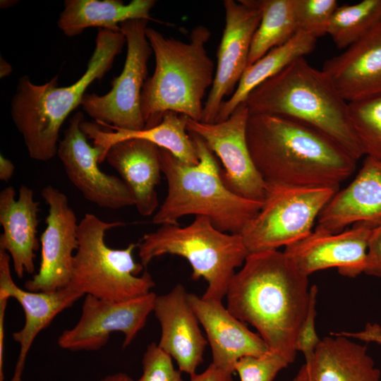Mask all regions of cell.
Wrapping results in <instances>:
<instances>
[{
	"label": "cell",
	"instance_id": "obj_23",
	"mask_svg": "<svg viewBox=\"0 0 381 381\" xmlns=\"http://www.w3.org/2000/svg\"><path fill=\"white\" fill-rule=\"evenodd\" d=\"M380 375L365 345L336 332L320 339L295 377L297 381H380Z\"/></svg>",
	"mask_w": 381,
	"mask_h": 381
},
{
	"label": "cell",
	"instance_id": "obj_41",
	"mask_svg": "<svg viewBox=\"0 0 381 381\" xmlns=\"http://www.w3.org/2000/svg\"><path fill=\"white\" fill-rule=\"evenodd\" d=\"M12 66L2 56L0 58V78H4L8 76L12 72Z\"/></svg>",
	"mask_w": 381,
	"mask_h": 381
},
{
	"label": "cell",
	"instance_id": "obj_40",
	"mask_svg": "<svg viewBox=\"0 0 381 381\" xmlns=\"http://www.w3.org/2000/svg\"><path fill=\"white\" fill-rule=\"evenodd\" d=\"M99 381H134L128 375L125 373L119 372L109 375Z\"/></svg>",
	"mask_w": 381,
	"mask_h": 381
},
{
	"label": "cell",
	"instance_id": "obj_33",
	"mask_svg": "<svg viewBox=\"0 0 381 381\" xmlns=\"http://www.w3.org/2000/svg\"><path fill=\"white\" fill-rule=\"evenodd\" d=\"M142 365V375L135 381H184L181 372L174 368L171 356L155 343L147 346Z\"/></svg>",
	"mask_w": 381,
	"mask_h": 381
},
{
	"label": "cell",
	"instance_id": "obj_32",
	"mask_svg": "<svg viewBox=\"0 0 381 381\" xmlns=\"http://www.w3.org/2000/svg\"><path fill=\"white\" fill-rule=\"evenodd\" d=\"M290 363L280 354L268 350L257 356L241 358L235 364L241 381H272L277 373Z\"/></svg>",
	"mask_w": 381,
	"mask_h": 381
},
{
	"label": "cell",
	"instance_id": "obj_11",
	"mask_svg": "<svg viewBox=\"0 0 381 381\" xmlns=\"http://www.w3.org/2000/svg\"><path fill=\"white\" fill-rule=\"evenodd\" d=\"M156 296L150 291L130 300L111 301L86 295L78 322L59 335L58 345L71 351H97L112 333L121 332L126 348L145 327Z\"/></svg>",
	"mask_w": 381,
	"mask_h": 381
},
{
	"label": "cell",
	"instance_id": "obj_1",
	"mask_svg": "<svg viewBox=\"0 0 381 381\" xmlns=\"http://www.w3.org/2000/svg\"><path fill=\"white\" fill-rule=\"evenodd\" d=\"M310 288L308 277L284 251L250 253L231 280L226 308L254 327L269 350L291 363L308 308Z\"/></svg>",
	"mask_w": 381,
	"mask_h": 381
},
{
	"label": "cell",
	"instance_id": "obj_29",
	"mask_svg": "<svg viewBox=\"0 0 381 381\" xmlns=\"http://www.w3.org/2000/svg\"><path fill=\"white\" fill-rule=\"evenodd\" d=\"M381 21V0H363L336 8L327 35L337 47L346 49Z\"/></svg>",
	"mask_w": 381,
	"mask_h": 381
},
{
	"label": "cell",
	"instance_id": "obj_22",
	"mask_svg": "<svg viewBox=\"0 0 381 381\" xmlns=\"http://www.w3.org/2000/svg\"><path fill=\"white\" fill-rule=\"evenodd\" d=\"M12 186L0 192V224L3 234L0 236V249L7 252L13 262L14 272L22 278L25 273L35 272V251L40 248L37 239L40 202L35 200L34 192L22 185L19 195Z\"/></svg>",
	"mask_w": 381,
	"mask_h": 381
},
{
	"label": "cell",
	"instance_id": "obj_3",
	"mask_svg": "<svg viewBox=\"0 0 381 381\" xmlns=\"http://www.w3.org/2000/svg\"><path fill=\"white\" fill-rule=\"evenodd\" d=\"M126 42L121 31L98 29L85 73L69 86L58 87V76L43 85L33 83L28 75L20 78L11 102V115L32 159L46 162L57 154L64 121L81 104L88 87L111 69Z\"/></svg>",
	"mask_w": 381,
	"mask_h": 381
},
{
	"label": "cell",
	"instance_id": "obj_31",
	"mask_svg": "<svg viewBox=\"0 0 381 381\" xmlns=\"http://www.w3.org/2000/svg\"><path fill=\"white\" fill-rule=\"evenodd\" d=\"M298 31L316 39L327 34L334 12L338 7L335 0H293Z\"/></svg>",
	"mask_w": 381,
	"mask_h": 381
},
{
	"label": "cell",
	"instance_id": "obj_19",
	"mask_svg": "<svg viewBox=\"0 0 381 381\" xmlns=\"http://www.w3.org/2000/svg\"><path fill=\"white\" fill-rule=\"evenodd\" d=\"M188 298L207 334L214 366L233 374L241 358L260 356L269 350L260 336L234 317L221 301L205 299L192 293Z\"/></svg>",
	"mask_w": 381,
	"mask_h": 381
},
{
	"label": "cell",
	"instance_id": "obj_28",
	"mask_svg": "<svg viewBox=\"0 0 381 381\" xmlns=\"http://www.w3.org/2000/svg\"><path fill=\"white\" fill-rule=\"evenodd\" d=\"M261 12L250 49L248 66L289 40L298 31L293 0H250Z\"/></svg>",
	"mask_w": 381,
	"mask_h": 381
},
{
	"label": "cell",
	"instance_id": "obj_21",
	"mask_svg": "<svg viewBox=\"0 0 381 381\" xmlns=\"http://www.w3.org/2000/svg\"><path fill=\"white\" fill-rule=\"evenodd\" d=\"M322 71L347 102L381 94V21Z\"/></svg>",
	"mask_w": 381,
	"mask_h": 381
},
{
	"label": "cell",
	"instance_id": "obj_15",
	"mask_svg": "<svg viewBox=\"0 0 381 381\" xmlns=\"http://www.w3.org/2000/svg\"><path fill=\"white\" fill-rule=\"evenodd\" d=\"M225 26L217 51L212 85L204 103L202 122L215 123L226 97L231 96L248 66L261 12L250 0H224Z\"/></svg>",
	"mask_w": 381,
	"mask_h": 381
},
{
	"label": "cell",
	"instance_id": "obj_42",
	"mask_svg": "<svg viewBox=\"0 0 381 381\" xmlns=\"http://www.w3.org/2000/svg\"><path fill=\"white\" fill-rule=\"evenodd\" d=\"M18 1L15 0H1L0 1V8H7L13 6Z\"/></svg>",
	"mask_w": 381,
	"mask_h": 381
},
{
	"label": "cell",
	"instance_id": "obj_30",
	"mask_svg": "<svg viewBox=\"0 0 381 381\" xmlns=\"http://www.w3.org/2000/svg\"><path fill=\"white\" fill-rule=\"evenodd\" d=\"M349 112L363 155L381 161V94L349 102Z\"/></svg>",
	"mask_w": 381,
	"mask_h": 381
},
{
	"label": "cell",
	"instance_id": "obj_43",
	"mask_svg": "<svg viewBox=\"0 0 381 381\" xmlns=\"http://www.w3.org/2000/svg\"><path fill=\"white\" fill-rule=\"evenodd\" d=\"M292 381H297V380L294 377V379Z\"/></svg>",
	"mask_w": 381,
	"mask_h": 381
},
{
	"label": "cell",
	"instance_id": "obj_37",
	"mask_svg": "<svg viewBox=\"0 0 381 381\" xmlns=\"http://www.w3.org/2000/svg\"><path fill=\"white\" fill-rule=\"evenodd\" d=\"M190 381H233L232 373L223 370L213 364L201 373L190 375Z\"/></svg>",
	"mask_w": 381,
	"mask_h": 381
},
{
	"label": "cell",
	"instance_id": "obj_20",
	"mask_svg": "<svg viewBox=\"0 0 381 381\" xmlns=\"http://www.w3.org/2000/svg\"><path fill=\"white\" fill-rule=\"evenodd\" d=\"M380 219L381 161L365 157L355 178L324 207L315 230L337 234L351 224Z\"/></svg>",
	"mask_w": 381,
	"mask_h": 381
},
{
	"label": "cell",
	"instance_id": "obj_26",
	"mask_svg": "<svg viewBox=\"0 0 381 381\" xmlns=\"http://www.w3.org/2000/svg\"><path fill=\"white\" fill-rule=\"evenodd\" d=\"M80 128L95 145L104 150V159L109 149L115 143L130 139H142L165 149L176 158L188 164L199 162L195 145L186 129V116L174 111H167L160 123L152 128L138 131L109 128L114 131H104L97 123L81 122Z\"/></svg>",
	"mask_w": 381,
	"mask_h": 381
},
{
	"label": "cell",
	"instance_id": "obj_25",
	"mask_svg": "<svg viewBox=\"0 0 381 381\" xmlns=\"http://www.w3.org/2000/svg\"><path fill=\"white\" fill-rule=\"evenodd\" d=\"M155 4V0H132L127 4L120 0H66L57 26L66 36L73 37L89 28L121 31L119 25L128 20L161 23L150 16Z\"/></svg>",
	"mask_w": 381,
	"mask_h": 381
},
{
	"label": "cell",
	"instance_id": "obj_17",
	"mask_svg": "<svg viewBox=\"0 0 381 381\" xmlns=\"http://www.w3.org/2000/svg\"><path fill=\"white\" fill-rule=\"evenodd\" d=\"M188 295L177 284L169 293L156 296L152 312L161 327L158 346L176 361L181 372L191 375L202 363L208 341Z\"/></svg>",
	"mask_w": 381,
	"mask_h": 381
},
{
	"label": "cell",
	"instance_id": "obj_38",
	"mask_svg": "<svg viewBox=\"0 0 381 381\" xmlns=\"http://www.w3.org/2000/svg\"><path fill=\"white\" fill-rule=\"evenodd\" d=\"M10 298L4 294L0 293V381H4V318L8 301Z\"/></svg>",
	"mask_w": 381,
	"mask_h": 381
},
{
	"label": "cell",
	"instance_id": "obj_34",
	"mask_svg": "<svg viewBox=\"0 0 381 381\" xmlns=\"http://www.w3.org/2000/svg\"><path fill=\"white\" fill-rule=\"evenodd\" d=\"M317 295L318 287L313 285L310 288L308 311L300 327L296 342V351H301L303 354L305 361L312 357L321 339L316 333L315 325Z\"/></svg>",
	"mask_w": 381,
	"mask_h": 381
},
{
	"label": "cell",
	"instance_id": "obj_13",
	"mask_svg": "<svg viewBox=\"0 0 381 381\" xmlns=\"http://www.w3.org/2000/svg\"><path fill=\"white\" fill-rule=\"evenodd\" d=\"M84 119L81 111L74 114L59 143L57 155L68 180L87 200L99 207L117 210L134 205L124 181L99 167V163L105 161L104 150L88 143L80 128Z\"/></svg>",
	"mask_w": 381,
	"mask_h": 381
},
{
	"label": "cell",
	"instance_id": "obj_27",
	"mask_svg": "<svg viewBox=\"0 0 381 381\" xmlns=\"http://www.w3.org/2000/svg\"><path fill=\"white\" fill-rule=\"evenodd\" d=\"M316 42V38L297 31L286 43L273 48L254 64L247 66L233 95L222 104L216 122L227 119L259 85L279 73L296 59L310 54L315 48Z\"/></svg>",
	"mask_w": 381,
	"mask_h": 381
},
{
	"label": "cell",
	"instance_id": "obj_36",
	"mask_svg": "<svg viewBox=\"0 0 381 381\" xmlns=\"http://www.w3.org/2000/svg\"><path fill=\"white\" fill-rule=\"evenodd\" d=\"M338 333L351 339L381 344V326L377 323H367L365 328L359 332H341Z\"/></svg>",
	"mask_w": 381,
	"mask_h": 381
},
{
	"label": "cell",
	"instance_id": "obj_2",
	"mask_svg": "<svg viewBox=\"0 0 381 381\" xmlns=\"http://www.w3.org/2000/svg\"><path fill=\"white\" fill-rule=\"evenodd\" d=\"M246 140L266 184L339 190L357 159L321 131L289 118L250 114Z\"/></svg>",
	"mask_w": 381,
	"mask_h": 381
},
{
	"label": "cell",
	"instance_id": "obj_39",
	"mask_svg": "<svg viewBox=\"0 0 381 381\" xmlns=\"http://www.w3.org/2000/svg\"><path fill=\"white\" fill-rule=\"evenodd\" d=\"M15 166L13 163L4 156H0V179L8 181L13 175Z\"/></svg>",
	"mask_w": 381,
	"mask_h": 381
},
{
	"label": "cell",
	"instance_id": "obj_14",
	"mask_svg": "<svg viewBox=\"0 0 381 381\" xmlns=\"http://www.w3.org/2000/svg\"><path fill=\"white\" fill-rule=\"evenodd\" d=\"M48 206L46 227L40 235V267L24 287L33 292H54L68 286L75 252L78 247V223L67 196L48 185L41 190Z\"/></svg>",
	"mask_w": 381,
	"mask_h": 381
},
{
	"label": "cell",
	"instance_id": "obj_4",
	"mask_svg": "<svg viewBox=\"0 0 381 381\" xmlns=\"http://www.w3.org/2000/svg\"><path fill=\"white\" fill-rule=\"evenodd\" d=\"M198 152V164H188L160 148L162 173L167 193L152 217L155 224L179 225L193 214L207 217L217 229L241 234L260 210L262 202L242 198L224 184L214 153L198 135L188 133Z\"/></svg>",
	"mask_w": 381,
	"mask_h": 381
},
{
	"label": "cell",
	"instance_id": "obj_24",
	"mask_svg": "<svg viewBox=\"0 0 381 381\" xmlns=\"http://www.w3.org/2000/svg\"><path fill=\"white\" fill-rule=\"evenodd\" d=\"M105 160L129 188L138 212L145 217L154 214L159 207L160 147L142 139L123 140L109 149Z\"/></svg>",
	"mask_w": 381,
	"mask_h": 381
},
{
	"label": "cell",
	"instance_id": "obj_7",
	"mask_svg": "<svg viewBox=\"0 0 381 381\" xmlns=\"http://www.w3.org/2000/svg\"><path fill=\"white\" fill-rule=\"evenodd\" d=\"M144 267L155 258L175 255L191 265V279L203 278L207 288L202 298L221 301L226 295L235 269L243 265L248 253L241 234L223 232L209 219L197 216L189 225L163 224L145 234L137 243Z\"/></svg>",
	"mask_w": 381,
	"mask_h": 381
},
{
	"label": "cell",
	"instance_id": "obj_18",
	"mask_svg": "<svg viewBox=\"0 0 381 381\" xmlns=\"http://www.w3.org/2000/svg\"><path fill=\"white\" fill-rule=\"evenodd\" d=\"M9 254L0 249V293L15 298L22 306L25 322L13 333L19 345V353L10 381H22L28 353L39 333L47 327L55 317L71 307L83 294L70 286L54 292H33L19 287L12 278Z\"/></svg>",
	"mask_w": 381,
	"mask_h": 381
},
{
	"label": "cell",
	"instance_id": "obj_5",
	"mask_svg": "<svg viewBox=\"0 0 381 381\" xmlns=\"http://www.w3.org/2000/svg\"><path fill=\"white\" fill-rule=\"evenodd\" d=\"M210 35L207 27L199 25L193 28L189 41L185 42L147 28L155 68L141 93L145 128L160 123L167 111L201 121L202 100L214 77V65L205 49Z\"/></svg>",
	"mask_w": 381,
	"mask_h": 381
},
{
	"label": "cell",
	"instance_id": "obj_8",
	"mask_svg": "<svg viewBox=\"0 0 381 381\" xmlns=\"http://www.w3.org/2000/svg\"><path fill=\"white\" fill-rule=\"evenodd\" d=\"M123 225L85 214L78 223V247L68 286L83 295L111 301L130 300L150 292L155 284L147 271L139 276L145 267L134 260L137 244L114 249L106 243V232Z\"/></svg>",
	"mask_w": 381,
	"mask_h": 381
},
{
	"label": "cell",
	"instance_id": "obj_12",
	"mask_svg": "<svg viewBox=\"0 0 381 381\" xmlns=\"http://www.w3.org/2000/svg\"><path fill=\"white\" fill-rule=\"evenodd\" d=\"M250 116L245 103L239 105L224 121L205 123L186 117L188 133L200 137L222 162V179L235 194L250 200L262 202L267 184L258 171L246 140Z\"/></svg>",
	"mask_w": 381,
	"mask_h": 381
},
{
	"label": "cell",
	"instance_id": "obj_9",
	"mask_svg": "<svg viewBox=\"0 0 381 381\" xmlns=\"http://www.w3.org/2000/svg\"><path fill=\"white\" fill-rule=\"evenodd\" d=\"M337 190L267 184L266 196L241 235L248 253L277 250L305 238Z\"/></svg>",
	"mask_w": 381,
	"mask_h": 381
},
{
	"label": "cell",
	"instance_id": "obj_6",
	"mask_svg": "<svg viewBox=\"0 0 381 381\" xmlns=\"http://www.w3.org/2000/svg\"><path fill=\"white\" fill-rule=\"evenodd\" d=\"M244 103L250 114L294 119L325 133L356 159L363 156L351 126L349 102L304 57L256 87Z\"/></svg>",
	"mask_w": 381,
	"mask_h": 381
},
{
	"label": "cell",
	"instance_id": "obj_35",
	"mask_svg": "<svg viewBox=\"0 0 381 381\" xmlns=\"http://www.w3.org/2000/svg\"><path fill=\"white\" fill-rule=\"evenodd\" d=\"M363 273L381 277V219L374 224L370 232Z\"/></svg>",
	"mask_w": 381,
	"mask_h": 381
},
{
	"label": "cell",
	"instance_id": "obj_10",
	"mask_svg": "<svg viewBox=\"0 0 381 381\" xmlns=\"http://www.w3.org/2000/svg\"><path fill=\"white\" fill-rule=\"evenodd\" d=\"M148 20H128L119 25L127 44L123 70L104 95L85 93L83 110L99 126L138 131L145 128L141 93L147 79V62L153 54L146 36Z\"/></svg>",
	"mask_w": 381,
	"mask_h": 381
},
{
	"label": "cell",
	"instance_id": "obj_16",
	"mask_svg": "<svg viewBox=\"0 0 381 381\" xmlns=\"http://www.w3.org/2000/svg\"><path fill=\"white\" fill-rule=\"evenodd\" d=\"M375 224L357 223L337 234L314 229L305 238L286 246L284 252L308 277L320 270L337 267L341 274L355 277L364 272Z\"/></svg>",
	"mask_w": 381,
	"mask_h": 381
}]
</instances>
